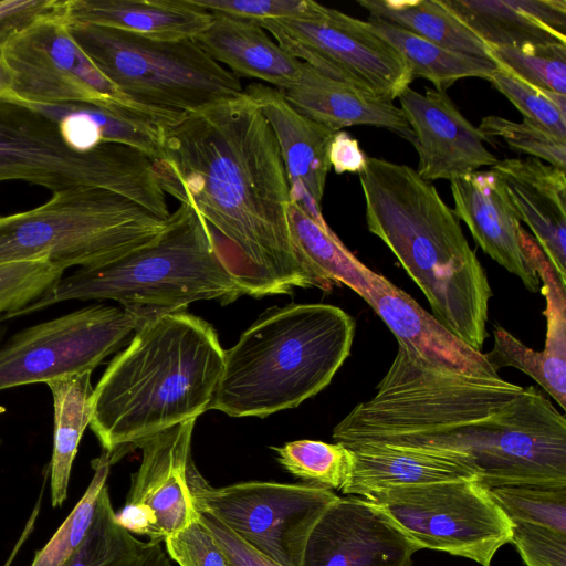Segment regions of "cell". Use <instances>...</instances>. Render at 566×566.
Returning a JSON list of instances; mask_svg holds the SVG:
<instances>
[{"mask_svg":"<svg viewBox=\"0 0 566 566\" xmlns=\"http://www.w3.org/2000/svg\"><path fill=\"white\" fill-rule=\"evenodd\" d=\"M135 566H171L167 554L161 547V543H150L143 557Z\"/></svg>","mask_w":566,"mask_h":566,"instance_id":"obj_48","label":"cell"},{"mask_svg":"<svg viewBox=\"0 0 566 566\" xmlns=\"http://www.w3.org/2000/svg\"><path fill=\"white\" fill-rule=\"evenodd\" d=\"M63 272L42 259L0 264V321L38 300Z\"/></svg>","mask_w":566,"mask_h":566,"instance_id":"obj_39","label":"cell"},{"mask_svg":"<svg viewBox=\"0 0 566 566\" xmlns=\"http://www.w3.org/2000/svg\"><path fill=\"white\" fill-rule=\"evenodd\" d=\"M259 23L293 57L378 97L394 101L413 80L401 54L367 21L335 9L316 18Z\"/></svg>","mask_w":566,"mask_h":566,"instance_id":"obj_13","label":"cell"},{"mask_svg":"<svg viewBox=\"0 0 566 566\" xmlns=\"http://www.w3.org/2000/svg\"><path fill=\"white\" fill-rule=\"evenodd\" d=\"M526 566H566V535L553 530L512 523L511 542Z\"/></svg>","mask_w":566,"mask_h":566,"instance_id":"obj_43","label":"cell"},{"mask_svg":"<svg viewBox=\"0 0 566 566\" xmlns=\"http://www.w3.org/2000/svg\"><path fill=\"white\" fill-rule=\"evenodd\" d=\"M283 92L296 112L334 130L375 126L412 143V130L401 108L392 101L328 77L307 63L303 62L297 81Z\"/></svg>","mask_w":566,"mask_h":566,"instance_id":"obj_23","label":"cell"},{"mask_svg":"<svg viewBox=\"0 0 566 566\" xmlns=\"http://www.w3.org/2000/svg\"><path fill=\"white\" fill-rule=\"evenodd\" d=\"M244 93L258 104L277 139L292 203L322 227H328L322 216L321 201L331 169L329 147L338 130L301 115L280 88L252 83Z\"/></svg>","mask_w":566,"mask_h":566,"instance_id":"obj_19","label":"cell"},{"mask_svg":"<svg viewBox=\"0 0 566 566\" xmlns=\"http://www.w3.org/2000/svg\"><path fill=\"white\" fill-rule=\"evenodd\" d=\"M185 2L210 13L258 22L316 18L327 10V7L311 0H185Z\"/></svg>","mask_w":566,"mask_h":566,"instance_id":"obj_41","label":"cell"},{"mask_svg":"<svg viewBox=\"0 0 566 566\" xmlns=\"http://www.w3.org/2000/svg\"><path fill=\"white\" fill-rule=\"evenodd\" d=\"M367 303L398 340V346L432 368L485 378H497L481 350L474 349L410 295L376 273Z\"/></svg>","mask_w":566,"mask_h":566,"instance_id":"obj_20","label":"cell"},{"mask_svg":"<svg viewBox=\"0 0 566 566\" xmlns=\"http://www.w3.org/2000/svg\"><path fill=\"white\" fill-rule=\"evenodd\" d=\"M359 182L368 230L419 286L433 316L481 350L492 290L454 211L407 165L367 157Z\"/></svg>","mask_w":566,"mask_h":566,"instance_id":"obj_4","label":"cell"},{"mask_svg":"<svg viewBox=\"0 0 566 566\" xmlns=\"http://www.w3.org/2000/svg\"><path fill=\"white\" fill-rule=\"evenodd\" d=\"M189 485L198 512L210 514L281 566H302L313 527L338 499L332 490L307 483L249 481L212 488L193 463Z\"/></svg>","mask_w":566,"mask_h":566,"instance_id":"obj_11","label":"cell"},{"mask_svg":"<svg viewBox=\"0 0 566 566\" xmlns=\"http://www.w3.org/2000/svg\"><path fill=\"white\" fill-rule=\"evenodd\" d=\"M199 513L201 522L223 551L229 566H281L250 546L210 514Z\"/></svg>","mask_w":566,"mask_h":566,"instance_id":"obj_44","label":"cell"},{"mask_svg":"<svg viewBox=\"0 0 566 566\" xmlns=\"http://www.w3.org/2000/svg\"><path fill=\"white\" fill-rule=\"evenodd\" d=\"M520 221L566 287V175L541 159L509 158L491 169Z\"/></svg>","mask_w":566,"mask_h":566,"instance_id":"obj_21","label":"cell"},{"mask_svg":"<svg viewBox=\"0 0 566 566\" xmlns=\"http://www.w3.org/2000/svg\"><path fill=\"white\" fill-rule=\"evenodd\" d=\"M151 314L92 305L14 334L0 349V390L92 373Z\"/></svg>","mask_w":566,"mask_h":566,"instance_id":"obj_12","label":"cell"},{"mask_svg":"<svg viewBox=\"0 0 566 566\" xmlns=\"http://www.w3.org/2000/svg\"><path fill=\"white\" fill-rule=\"evenodd\" d=\"M107 484L103 488L93 523L65 566H135L148 542L137 539L116 524Z\"/></svg>","mask_w":566,"mask_h":566,"instance_id":"obj_32","label":"cell"},{"mask_svg":"<svg viewBox=\"0 0 566 566\" xmlns=\"http://www.w3.org/2000/svg\"><path fill=\"white\" fill-rule=\"evenodd\" d=\"M0 444H1V438H0Z\"/></svg>","mask_w":566,"mask_h":566,"instance_id":"obj_49","label":"cell"},{"mask_svg":"<svg viewBox=\"0 0 566 566\" xmlns=\"http://www.w3.org/2000/svg\"><path fill=\"white\" fill-rule=\"evenodd\" d=\"M53 1V0H52ZM49 8L17 19L3 53L13 97L34 104L133 103L97 70ZM135 104V103H134Z\"/></svg>","mask_w":566,"mask_h":566,"instance_id":"obj_14","label":"cell"},{"mask_svg":"<svg viewBox=\"0 0 566 566\" xmlns=\"http://www.w3.org/2000/svg\"><path fill=\"white\" fill-rule=\"evenodd\" d=\"M450 182L453 211L467 224L478 245L515 274L530 292H538L541 281L532 255L535 240L521 227L494 172L478 170Z\"/></svg>","mask_w":566,"mask_h":566,"instance_id":"obj_18","label":"cell"},{"mask_svg":"<svg viewBox=\"0 0 566 566\" xmlns=\"http://www.w3.org/2000/svg\"><path fill=\"white\" fill-rule=\"evenodd\" d=\"M52 12L66 25L95 24L158 40L195 39L213 19L185 0H53Z\"/></svg>","mask_w":566,"mask_h":566,"instance_id":"obj_25","label":"cell"},{"mask_svg":"<svg viewBox=\"0 0 566 566\" xmlns=\"http://www.w3.org/2000/svg\"><path fill=\"white\" fill-rule=\"evenodd\" d=\"M210 25L193 40L235 76L256 78L285 91L303 62L285 52L258 21L212 13Z\"/></svg>","mask_w":566,"mask_h":566,"instance_id":"obj_27","label":"cell"},{"mask_svg":"<svg viewBox=\"0 0 566 566\" xmlns=\"http://www.w3.org/2000/svg\"><path fill=\"white\" fill-rule=\"evenodd\" d=\"M164 542L169 557L179 566H229L223 551L200 516Z\"/></svg>","mask_w":566,"mask_h":566,"instance_id":"obj_42","label":"cell"},{"mask_svg":"<svg viewBox=\"0 0 566 566\" xmlns=\"http://www.w3.org/2000/svg\"><path fill=\"white\" fill-rule=\"evenodd\" d=\"M167 223L114 191L71 188L0 217V264L42 259L62 270L96 266L147 244Z\"/></svg>","mask_w":566,"mask_h":566,"instance_id":"obj_7","label":"cell"},{"mask_svg":"<svg viewBox=\"0 0 566 566\" xmlns=\"http://www.w3.org/2000/svg\"><path fill=\"white\" fill-rule=\"evenodd\" d=\"M377 19L463 54L490 59L488 45L441 0H358ZM492 61V60H491Z\"/></svg>","mask_w":566,"mask_h":566,"instance_id":"obj_30","label":"cell"},{"mask_svg":"<svg viewBox=\"0 0 566 566\" xmlns=\"http://www.w3.org/2000/svg\"><path fill=\"white\" fill-rule=\"evenodd\" d=\"M223 363L218 334L205 319L185 310L145 318L93 389L90 427L111 464L210 410Z\"/></svg>","mask_w":566,"mask_h":566,"instance_id":"obj_3","label":"cell"},{"mask_svg":"<svg viewBox=\"0 0 566 566\" xmlns=\"http://www.w3.org/2000/svg\"><path fill=\"white\" fill-rule=\"evenodd\" d=\"M66 27L97 70L139 106L182 115L244 93L239 77L193 39L158 40L87 23Z\"/></svg>","mask_w":566,"mask_h":566,"instance_id":"obj_9","label":"cell"},{"mask_svg":"<svg viewBox=\"0 0 566 566\" xmlns=\"http://www.w3.org/2000/svg\"><path fill=\"white\" fill-rule=\"evenodd\" d=\"M398 98L419 157L416 171L424 180H452L499 161L484 146L491 140L460 113L446 92L428 90L421 94L408 87Z\"/></svg>","mask_w":566,"mask_h":566,"instance_id":"obj_17","label":"cell"},{"mask_svg":"<svg viewBox=\"0 0 566 566\" xmlns=\"http://www.w3.org/2000/svg\"><path fill=\"white\" fill-rule=\"evenodd\" d=\"M22 180L57 192L97 187L122 195L167 220L170 216L154 161L120 144L80 151L57 123L19 101L0 98V181Z\"/></svg>","mask_w":566,"mask_h":566,"instance_id":"obj_8","label":"cell"},{"mask_svg":"<svg viewBox=\"0 0 566 566\" xmlns=\"http://www.w3.org/2000/svg\"><path fill=\"white\" fill-rule=\"evenodd\" d=\"M154 165L164 191L201 214L244 295L327 292L294 247L280 146L245 93L166 123Z\"/></svg>","mask_w":566,"mask_h":566,"instance_id":"obj_1","label":"cell"},{"mask_svg":"<svg viewBox=\"0 0 566 566\" xmlns=\"http://www.w3.org/2000/svg\"><path fill=\"white\" fill-rule=\"evenodd\" d=\"M111 467L108 454L104 451L92 461L94 473L85 492L49 542L36 552L30 566L66 565L88 533Z\"/></svg>","mask_w":566,"mask_h":566,"instance_id":"obj_35","label":"cell"},{"mask_svg":"<svg viewBox=\"0 0 566 566\" xmlns=\"http://www.w3.org/2000/svg\"><path fill=\"white\" fill-rule=\"evenodd\" d=\"M497 67L539 90L566 95V44L491 46Z\"/></svg>","mask_w":566,"mask_h":566,"instance_id":"obj_36","label":"cell"},{"mask_svg":"<svg viewBox=\"0 0 566 566\" xmlns=\"http://www.w3.org/2000/svg\"><path fill=\"white\" fill-rule=\"evenodd\" d=\"M489 494L511 523H527L566 535V486L504 485Z\"/></svg>","mask_w":566,"mask_h":566,"instance_id":"obj_37","label":"cell"},{"mask_svg":"<svg viewBox=\"0 0 566 566\" xmlns=\"http://www.w3.org/2000/svg\"><path fill=\"white\" fill-rule=\"evenodd\" d=\"M52 0H0V24L42 11Z\"/></svg>","mask_w":566,"mask_h":566,"instance_id":"obj_46","label":"cell"},{"mask_svg":"<svg viewBox=\"0 0 566 566\" xmlns=\"http://www.w3.org/2000/svg\"><path fill=\"white\" fill-rule=\"evenodd\" d=\"M91 371L46 382L53 400V448L49 465L50 500L60 507L67 499L71 473L83 433L92 417Z\"/></svg>","mask_w":566,"mask_h":566,"instance_id":"obj_28","label":"cell"},{"mask_svg":"<svg viewBox=\"0 0 566 566\" xmlns=\"http://www.w3.org/2000/svg\"><path fill=\"white\" fill-rule=\"evenodd\" d=\"M486 45L566 44L565 0H441Z\"/></svg>","mask_w":566,"mask_h":566,"instance_id":"obj_26","label":"cell"},{"mask_svg":"<svg viewBox=\"0 0 566 566\" xmlns=\"http://www.w3.org/2000/svg\"><path fill=\"white\" fill-rule=\"evenodd\" d=\"M373 31L392 45L410 67L412 77H422L443 91L459 80H488L497 69L489 60L449 50L377 19L367 21Z\"/></svg>","mask_w":566,"mask_h":566,"instance_id":"obj_31","label":"cell"},{"mask_svg":"<svg viewBox=\"0 0 566 566\" xmlns=\"http://www.w3.org/2000/svg\"><path fill=\"white\" fill-rule=\"evenodd\" d=\"M419 549L367 500L338 496L313 527L302 566H410Z\"/></svg>","mask_w":566,"mask_h":566,"instance_id":"obj_16","label":"cell"},{"mask_svg":"<svg viewBox=\"0 0 566 566\" xmlns=\"http://www.w3.org/2000/svg\"><path fill=\"white\" fill-rule=\"evenodd\" d=\"M15 20L17 19L0 24V98L13 97V76L4 57L3 45Z\"/></svg>","mask_w":566,"mask_h":566,"instance_id":"obj_47","label":"cell"},{"mask_svg":"<svg viewBox=\"0 0 566 566\" xmlns=\"http://www.w3.org/2000/svg\"><path fill=\"white\" fill-rule=\"evenodd\" d=\"M332 438L346 448L451 451L488 489L566 486V419L534 386L436 369L400 346L375 395L355 406Z\"/></svg>","mask_w":566,"mask_h":566,"instance_id":"obj_2","label":"cell"},{"mask_svg":"<svg viewBox=\"0 0 566 566\" xmlns=\"http://www.w3.org/2000/svg\"><path fill=\"white\" fill-rule=\"evenodd\" d=\"M524 119L566 140V95L539 90L497 67L488 78Z\"/></svg>","mask_w":566,"mask_h":566,"instance_id":"obj_38","label":"cell"},{"mask_svg":"<svg viewBox=\"0 0 566 566\" xmlns=\"http://www.w3.org/2000/svg\"><path fill=\"white\" fill-rule=\"evenodd\" d=\"M28 104L54 119L64 140L76 150L120 144L143 151L154 163L161 156L165 124L181 117L134 103Z\"/></svg>","mask_w":566,"mask_h":566,"instance_id":"obj_22","label":"cell"},{"mask_svg":"<svg viewBox=\"0 0 566 566\" xmlns=\"http://www.w3.org/2000/svg\"><path fill=\"white\" fill-rule=\"evenodd\" d=\"M367 156L358 142L343 130H338L329 147V163L337 174L360 172L366 165Z\"/></svg>","mask_w":566,"mask_h":566,"instance_id":"obj_45","label":"cell"},{"mask_svg":"<svg viewBox=\"0 0 566 566\" xmlns=\"http://www.w3.org/2000/svg\"><path fill=\"white\" fill-rule=\"evenodd\" d=\"M534 264L541 281V291L546 300V338L541 352L551 376L556 401L566 409V293L555 271L534 244L532 251Z\"/></svg>","mask_w":566,"mask_h":566,"instance_id":"obj_33","label":"cell"},{"mask_svg":"<svg viewBox=\"0 0 566 566\" xmlns=\"http://www.w3.org/2000/svg\"><path fill=\"white\" fill-rule=\"evenodd\" d=\"M241 295L206 221L189 202H180L154 240L107 263L62 276L10 318L72 300H112L123 307L161 313L182 311L197 301L227 305Z\"/></svg>","mask_w":566,"mask_h":566,"instance_id":"obj_6","label":"cell"},{"mask_svg":"<svg viewBox=\"0 0 566 566\" xmlns=\"http://www.w3.org/2000/svg\"><path fill=\"white\" fill-rule=\"evenodd\" d=\"M195 422L170 427L140 446V465L124 506L114 513L116 524L130 534L161 543L199 518L189 485Z\"/></svg>","mask_w":566,"mask_h":566,"instance_id":"obj_15","label":"cell"},{"mask_svg":"<svg viewBox=\"0 0 566 566\" xmlns=\"http://www.w3.org/2000/svg\"><path fill=\"white\" fill-rule=\"evenodd\" d=\"M348 449L352 469L342 490L347 495L364 496L371 491L441 481L478 480L468 460L451 451L385 443H363Z\"/></svg>","mask_w":566,"mask_h":566,"instance_id":"obj_24","label":"cell"},{"mask_svg":"<svg viewBox=\"0 0 566 566\" xmlns=\"http://www.w3.org/2000/svg\"><path fill=\"white\" fill-rule=\"evenodd\" d=\"M490 140L502 139L510 148L543 159L554 167L565 170L566 140H562L544 128L523 119L521 123L490 115L478 127Z\"/></svg>","mask_w":566,"mask_h":566,"instance_id":"obj_40","label":"cell"},{"mask_svg":"<svg viewBox=\"0 0 566 566\" xmlns=\"http://www.w3.org/2000/svg\"><path fill=\"white\" fill-rule=\"evenodd\" d=\"M272 449L281 465L307 484L342 491L348 481L352 453L342 443L304 439Z\"/></svg>","mask_w":566,"mask_h":566,"instance_id":"obj_34","label":"cell"},{"mask_svg":"<svg viewBox=\"0 0 566 566\" xmlns=\"http://www.w3.org/2000/svg\"><path fill=\"white\" fill-rule=\"evenodd\" d=\"M364 499L380 509L420 549L491 566L511 542L512 523L475 479L389 488Z\"/></svg>","mask_w":566,"mask_h":566,"instance_id":"obj_10","label":"cell"},{"mask_svg":"<svg viewBox=\"0 0 566 566\" xmlns=\"http://www.w3.org/2000/svg\"><path fill=\"white\" fill-rule=\"evenodd\" d=\"M289 219L297 253L327 292L334 284H344L367 302L376 272L361 263L329 227H322L292 202Z\"/></svg>","mask_w":566,"mask_h":566,"instance_id":"obj_29","label":"cell"},{"mask_svg":"<svg viewBox=\"0 0 566 566\" xmlns=\"http://www.w3.org/2000/svg\"><path fill=\"white\" fill-rule=\"evenodd\" d=\"M355 326L329 304L266 310L224 350L210 410L264 418L297 407L329 385L350 353Z\"/></svg>","mask_w":566,"mask_h":566,"instance_id":"obj_5","label":"cell"}]
</instances>
